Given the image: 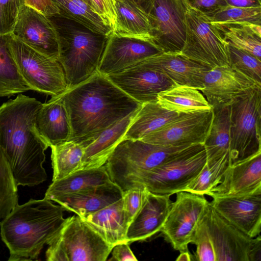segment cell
I'll use <instances>...</instances> for the list:
<instances>
[{"instance_id":"1f68e13d","label":"cell","mask_w":261,"mask_h":261,"mask_svg":"<svg viewBox=\"0 0 261 261\" xmlns=\"http://www.w3.org/2000/svg\"><path fill=\"white\" fill-rule=\"evenodd\" d=\"M116 8L117 23L111 33L151 40V27L145 12L126 0H116Z\"/></svg>"},{"instance_id":"f546056e","label":"cell","mask_w":261,"mask_h":261,"mask_svg":"<svg viewBox=\"0 0 261 261\" xmlns=\"http://www.w3.org/2000/svg\"><path fill=\"white\" fill-rule=\"evenodd\" d=\"M157 102L168 110L178 113H192L212 108L199 90L187 85H177L160 92Z\"/></svg>"},{"instance_id":"7dc6e473","label":"cell","mask_w":261,"mask_h":261,"mask_svg":"<svg viewBox=\"0 0 261 261\" xmlns=\"http://www.w3.org/2000/svg\"><path fill=\"white\" fill-rule=\"evenodd\" d=\"M227 6L244 8L261 7V0H225Z\"/></svg>"},{"instance_id":"ffe728a7","label":"cell","mask_w":261,"mask_h":261,"mask_svg":"<svg viewBox=\"0 0 261 261\" xmlns=\"http://www.w3.org/2000/svg\"><path fill=\"white\" fill-rule=\"evenodd\" d=\"M137 64L161 72L178 85L189 86L199 91L203 88L205 74L212 69L180 53H162Z\"/></svg>"},{"instance_id":"74e56055","label":"cell","mask_w":261,"mask_h":261,"mask_svg":"<svg viewBox=\"0 0 261 261\" xmlns=\"http://www.w3.org/2000/svg\"><path fill=\"white\" fill-rule=\"evenodd\" d=\"M229 65L261 85V60L250 53L228 43Z\"/></svg>"},{"instance_id":"7c38bea8","label":"cell","mask_w":261,"mask_h":261,"mask_svg":"<svg viewBox=\"0 0 261 261\" xmlns=\"http://www.w3.org/2000/svg\"><path fill=\"white\" fill-rule=\"evenodd\" d=\"M186 0H153L148 17L151 41L164 53H180L186 38Z\"/></svg>"},{"instance_id":"d6986e66","label":"cell","mask_w":261,"mask_h":261,"mask_svg":"<svg viewBox=\"0 0 261 261\" xmlns=\"http://www.w3.org/2000/svg\"><path fill=\"white\" fill-rule=\"evenodd\" d=\"M255 85L259 84L231 66H223L206 72L201 91L212 108H214L229 105Z\"/></svg>"},{"instance_id":"52a82bcc","label":"cell","mask_w":261,"mask_h":261,"mask_svg":"<svg viewBox=\"0 0 261 261\" xmlns=\"http://www.w3.org/2000/svg\"><path fill=\"white\" fill-rule=\"evenodd\" d=\"M48 245L47 261H105L113 247L77 215L65 219Z\"/></svg>"},{"instance_id":"bcb514c9","label":"cell","mask_w":261,"mask_h":261,"mask_svg":"<svg viewBox=\"0 0 261 261\" xmlns=\"http://www.w3.org/2000/svg\"><path fill=\"white\" fill-rule=\"evenodd\" d=\"M129 243L123 242L113 246L111 253L112 257L109 260L114 261H136V258L130 248Z\"/></svg>"},{"instance_id":"9c48e42d","label":"cell","mask_w":261,"mask_h":261,"mask_svg":"<svg viewBox=\"0 0 261 261\" xmlns=\"http://www.w3.org/2000/svg\"><path fill=\"white\" fill-rule=\"evenodd\" d=\"M9 48L22 77L31 90L60 96L68 89L65 74L58 59L49 57L8 35Z\"/></svg>"},{"instance_id":"d6a6232c","label":"cell","mask_w":261,"mask_h":261,"mask_svg":"<svg viewBox=\"0 0 261 261\" xmlns=\"http://www.w3.org/2000/svg\"><path fill=\"white\" fill-rule=\"evenodd\" d=\"M29 90L12 57L8 35H0V97H9Z\"/></svg>"},{"instance_id":"ee69618b","label":"cell","mask_w":261,"mask_h":261,"mask_svg":"<svg viewBox=\"0 0 261 261\" xmlns=\"http://www.w3.org/2000/svg\"><path fill=\"white\" fill-rule=\"evenodd\" d=\"M189 6L206 16L227 6L225 0H186Z\"/></svg>"},{"instance_id":"cb8c5ba5","label":"cell","mask_w":261,"mask_h":261,"mask_svg":"<svg viewBox=\"0 0 261 261\" xmlns=\"http://www.w3.org/2000/svg\"><path fill=\"white\" fill-rule=\"evenodd\" d=\"M36 129L50 147L68 141L71 126L68 112L60 96L42 103L35 118Z\"/></svg>"},{"instance_id":"ac0fdd59","label":"cell","mask_w":261,"mask_h":261,"mask_svg":"<svg viewBox=\"0 0 261 261\" xmlns=\"http://www.w3.org/2000/svg\"><path fill=\"white\" fill-rule=\"evenodd\" d=\"M106 76L126 94L142 103L157 102L160 92L178 85L165 74L138 64Z\"/></svg>"},{"instance_id":"f1b7e54d","label":"cell","mask_w":261,"mask_h":261,"mask_svg":"<svg viewBox=\"0 0 261 261\" xmlns=\"http://www.w3.org/2000/svg\"><path fill=\"white\" fill-rule=\"evenodd\" d=\"M212 109V125L203 143L208 166L229 153L230 106H221Z\"/></svg>"},{"instance_id":"5b68a950","label":"cell","mask_w":261,"mask_h":261,"mask_svg":"<svg viewBox=\"0 0 261 261\" xmlns=\"http://www.w3.org/2000/svg\"><path fill=\"white\" fill-rule=\"evenodd\" d=\"M190 145H162L141 140H122L105 165L111 180L124 192L138 177L164 164Z\"/></svg>"},{"instance_id":"484cf974","label":"cell","mask_w":261,"mask_h":261,"mask_svg":"<svg viewBox=\"0 0 261 261\" xmlns=\"http://www.w3.org/2000/svg\"><path fill=\"white\" fill-rule=\"evenodd\" d=\"M80 217L113 247L126 242L129 224L122 198L97 211Z\"/></svg>"},{"instance_id":"836d02e7","label":"cell","mask_w":261,"mask_h":261,"mask_svg":"<svg viewBox=\"0 0 261 261\" xmlns=\"http://www.w3.org/2000/svg\"><path fill=\"white\" fill-rule=\"evenodd\" d=\"M53 169L52 181L61 179L80 169L84 147L68 140L50 147Z\"/></svg>"},{"instance_id":"7bdbcfd3","label":"cell","mask_w":261,"mask_h":261,"mask_svg":"<svg viewBox=\"0 0 261 261\" xmlns=\"http://www.w3.org/2000/svg\"><path fill=\"white\" fill-rule=\"evenodd\" d=\"M91 6L104 24L113 32L117 23L116 0H89Z\"/></svg>"},{"instance_id":"c3c4849f","label":"cell","mask_w":261,"mask_h":261,"mask_svg":"<svg viewBox=\"0 0 261 261\" xmlns=\"http://www.w3.org/2000/svg\"><path fill=\"white\" fill-rule=\"evenodd\" d=\"M139 7L147 14L149 13L153 0H126Z\"/></svg>"},{"instance_id":"8992f818","label":"cell","mask_w":261,"mask_h":261,"mask_svg":"<svg viewBox=\"0 0 261 261\" xmlns=\"http://www.w3.org/2000/svg\"><path fill=\"white\" fill-rule=\"evenodd\" d=\"M229 106L231 166L261 152V85L253 86Z\"/></svg>"},{"instance_id":"f907efd6","label":"cell","mask_w":261,"mask_h":261,"mask_svg":"<svg viewBox=\"0 0 261 261\" xmlns=\"http://www.w3.org/2000/svg\"><path fill=\"white\" fill-rule=\"evenodd\" d=\"M20 6L24 5V0H17Z\"/></svg>"},{"instance_id":"f35d334b","label":"cell","mask_w":261,"mask_h":261,"mask_svg":"<svg viewBox=\"0 0 261 261\" xmlns=\"http://www.w3.org/2000/svg\"><path fill=\"white\" fill-rule=\"evenodd\" d=\"M207 16L212 22H246L261 25V7L227 6Z\"/></svg>"},{"instance_id":"4316f807","label":"cell","mask_w":261,"mask_h":261,"mask_svg":"<svg viewBox=\"0 0 261 261\" xmlns=\"http://www.w3.org/2000/svg\"><path fill=\"white\" fill-rule=\"evenodd\" d=\"M181 113L168 110L157 102L142 103L123 140H140L177 118Z\"/></svg>"},{"instance_id":"83f0119b","label":"cell","mask_w":261,"mask_h":261,"mask_svg":"<svg viewBox=\"0 0 261 261\" xmlns=\"http://www.w3.org/2000/svg\"><path fill=\"white\" fill-rule=\"evenodd\" d=\"M112 182L105 165L97 168L80 169L64 178L52 181L44 198L50 200L57 196Z\"/></svg>"},{"instance_id":"b9f144b4","label":"cell","mask_w":261,"mask_h":261,"mask_svg":"<svg viewBox=\"0 0 261 261\" xmlns=\"http://www.w3.org/2000/svg\"><path fill=\"white\" fill-rule=\"evenodd\" d=\"M20 7L17 0H0V35L12 33Z\"/></svg>"},{"instance_id":"8d00e7d4","label":"cell","mask_w":261,"mask_h":261,"mask_svg":"<svg viewBox=\"0 0 261 261\" xmlns=\"http://www.w3.org/2000/svg\"><path fill=\"white\" fill-rule=\"evenodd\" d=\"M17 187L10 166L0 148V220L6 217L18 204Z\"/></svg>"},{"instance_id":"5bb4252c","label":"cell","mask_w":261,"mask_h":261,"mask_svg":"<svg viewBox=\"0 0 261 261\" xmlns=\"http://www.w3.org/2000/svg\"><path fill=\"white\" fill-rule=\"evenodd\" d=\"M213 111L181 113L177 118L140 139L162 145L203 144L210 131Z\"/></svg>"},{"instance_id":"9a60e30c","label":"cell","mask_w":261,"mask_h":261,"mask_svg":"<svg viewBox=\"0 0 261 261\" xmlns=\"http://www.w3.org/2000/svg\"><path fill=\"white\" fill-rule=\"evenodd\" d=\"M162 53L150 39L111 33L98 71L105 76L119 72Z\"/></svg>"},{"instance_id":"e575fe53","label":"cell","mask_w":261,"mask_h":261,"mask_svg":"<svg viewBox=\"0 0 261 261\" xmlns=\"http://www.w3.org/2000/svg\"><path fill=\"white\" fill-rule=\"evenodd\" d=\"M60 10L59 14L76 20L92 30L109 35L110 30L84 0H51Z\"/></svg>"},{"instance_id":"6da1fadb","label":"cell","mask_w":261,"mask_h":261,"mask_svg":"<svg viewBox=\"0 0 261 261\" xmlns=\"http://www.w3.org/2000/svg\"><path fill=\"white\" fill-rule=\"evenodd\" d=\"M41 104L20 93L0 106V148L18 186L32 187L47 179L43 164L49 146L35 125Z\"/></svg>"},{"instance_id":"30bf717a","label":"cell","mask_w":261,"mask_h":261,"mask_svg":"<svg viewBox=\"0 0 261 261\" xmlns=\"http://www.w3.org/2000/svg\"><path fill=\"white\" fill-rule=\"evenodd\" d=\"M186 23V38L180 54L211 68L230 66L228 43L206 15L189 7Z\"/></svg>"},{"instance_id":"3957f363","label":"cell","mask_w":261,"mask_h":261,"mask_svg":"<svg viewBox=\"0 0 261 261\" xmlns=\"http://www.w3.org/2000/svg\"><path fill=\"white\" fill-rule=\"evenodd\" d=\"M60 205L43 198L17 204L0 222V234L9 249V261L36 260L65 219Z\"/></svg>"},{"instance_id":"ab89813d","label":"cell","mask_w":261,"mask_h":261,"mask_svg":"<svg viewBox=\"0 0 261 261\" xmlns=\"http://www.w3.org/2000/svg\"><path fill=\"white\" fill-rule=\"evenodd\" d=\"M206 210L207 208L196 226L190 243L196 246L195 260L216 261L215 253L207 225Z\"/></svg>"},{"instance_id":"816d5d0a","label":"cell","mask_w":261,"mask_h":261,"mask_svg":"<svg viewBox=\"0 0 261 261\" xmlns=\"http://www.w3.org/2000/svg\"><path fill=\"white\" fill-rule=\"evenodd\" d=\"M84 1L85 2H86L87 3H88L91 6L90 2L89 0H84Z\"/></svg>"},{"instance_id":"277c9868","label":"cell","mask_w":261,"mask_h":261,"mask_svg":"<svg viewBox=\"0 0 261 261\" xmlns=\"http://www.w3.org/2000/svg\"><path fill=\"white\" fill-rule=\"evenodd\" d=\"M48 17L58 34V60L64 69L69 89L98 73L109 35L59 14Z\"/></svg>"},{"instance_id":"4dcf8cb0","label":"cell","mask_w":261,"mask_h":261,"mask_svg":"<svg viewBox=\"0 0 261 261\" xmlns=\"http://www.w3.org/2000/svg\"><path fill=\"white\" fill-rule=\"evenodd\" d=\"M230 45L261 60V25L246 22H212Z\"/></svg>"},{"instance_id":"60d3db41","label":"cell","mask_w":261,"mask_h":261,"mask_svg":"<svg viewBox=\"0 0 261 261\" xmlns=\"http://www.w3.org/2000/svg\"><path fill=\"white\" fill-rule=\"evenodd\" d=\"M148 191L140 185L123 192V208L129 225L142 207Z\"/></svg>"},{"instance_id":"d4e9b609","label":"cell","mask_w":261,"mask_h":261,"mask_svg":"<svg viewBox=\"0 0 261 261\" xmlns=\"http://www.w3.org/2000/svg\"><path fill=\"white\" fill-rule=\"evenodd\" d=\"M138 110L101 132L84 148L80 169L105 165L116 147L123 140Z\"/></svg>"},{"instance_id":"7402d4cb","label":"cell","mask_w":261,"mask_h":261,"mask_svg":"<svg viewBox=\"0 0 261 261\" xmlns=\"http://www.w3.org/2000/svg\"><path fill=\"white\" fill-rule=\"evenodd\" d=\"M123 191L113 182L66 193L51 199L64 210L79 216L97 211L122 198Z\"/></svg>"},{"instance_id":"2e32d148","label":"cell","mask_w":261,"mask_h":261,"mask_svg":"<svg viewBox=\"0 0 261 261\" xmlns=\"http://www.w3.org/2000/svg\"><path fill=\"white\" fill-rule=\"evenodd\" d=\"M211 206L226 220L250 238L261 231V189L250 193L212 196Z\"/></svg>"},{"instance_id":"681fc988","label":"cell","mask_w":261,"mask_h":261,"mask_svg":"<svg viewBox=\"0 0 261 261\" xmlns=\"http://www.w3.org/2000/svg\"><path fill=\"white\" fill-rule=\"evenodd\" d=\"M179 255L178 256L176 260H191V257L189 251H183L180 252Z\"/></svg>"},{"instance_id":"4fadbf2b","label":"cell","mask_w":261,"mask_h":261,"mask_svg":"<svg viewBox=\"0 0 261 261\" xmlns=\"http://www.w3.org/2000/svg\"><path fill=\"white\" fill-rule=\"evenodd\" d=\"M176 194L161 232L172 247L181 252L188 251L192 234L209 201L203 195L187 191Z\"/></svg>"},{"instance_id":"ba28073f","label":"cell","mask_w":261,"mask_h":261,"mask_svg":"<svg viewBox=\"0 0 261 261\" xmlns=\"http://www.w3.org/2000/svg\"><path fill=\"white\" fill-rule=\"evenodd\" d=\"M206 163L203 144H192L164 164L138 177L130 188L143 185L149 192L160 195H172L185 191Z\"/></svg>"},{"instance_id":"d590c367","label":"cell","mask_w":261,"mask_h":261,"mask_svg":"<svg viewBox=\"0 0 261 261\" xmlns=\"http://www.w3.org/2000/svg\"><path fill=\"white\" fill-rule=\"evenodd\" d=\"M230 166L229 153L210 166L205 164L199 174L186 187L185 191L208 195L221 181L223 176Z\"/></svg>"},{"instance_id":"603a6c76","label":"cell","mask_w":261,"mask_h":261,"mask_svg":"<svg viewBox=\"0 0 261 261\" xmlns=\"http://www.w3.org/2000/svg\"><path fill=\"white\" fill-rule=\"evenodd\" d=\"M259 189H261V152L230 166L221 182L207 195L245 194Z\"/></svg>"},{"instance_id":"e0dca14e","label":"cell","mask_w":261,"mask_h":261,"mask_svg":"<svg viewBox=\"0 0 261 261\" xmlns=\"http://www.w3.org/2000/svg\"><path fill=\"white\" fill-rule=\"evenodd\" d=\"M12 34L37 51L58 59L59 41L57 30L50 19L25 5L20 7Z\"/></svg>"},{"instance_id":"f6af8a7d","label":"cell","mask_w":261,"mask_h":261,"mask_svg":"<svg viewBox=\"0 0 261 261\" xmlns=\"http://www.w3.org/2000/svg\"><path fill=\"white\" fill-rule=\"evenodd\" d=\"M24 4L50 17L59 14L60 10L51 0H24Z\"/></svg>"},{"instance_id":"7a4b0ae2","label":"cell","mask_w":261,"mask_h":261,"mask_svg":"<svg viewBox=\"0 0 261 261\" xmlns=\"http://www.w3.org/2000/svg\"><path fill=\"white\" fill-rule=\"evenodd\" d=\"M59 96L69 118V140L84 148L101 132L136 112L142 105L98 72Z\"/></svg>"},{"instance_id":"8fae6325","label":"cell","mask_w":261,"mask_h":261,"mask_svg":"<svg viewBox=\"0 0 261 261\" xmlns=\"http://www.w3.org/2000/svg\"><path fill=\"white\" fill-rule=\"evenodd\" d=\"M206 221L216 261L261 260L260 235L249 237L219 215L210 202Z\"/></svg>"},{"instance_id":"44dd1931","label":"cell","mask_w":261,"mask_h":261,"mask_svg":"<svg viewBox=\"0 0 261 261\" xmlns=\"http://www.w3.org/2000/svg\"><path fill=\"white\" fill-rule=\"evenodd\" d=\"M170 196L148 191L142 207L128 225L126 242L144 241L161 231L172 202Z\"/></svg>"}]
</instances>
